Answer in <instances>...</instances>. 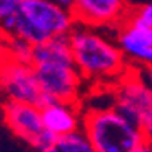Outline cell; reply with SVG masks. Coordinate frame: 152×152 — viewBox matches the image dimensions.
Segmentation results:
<instances>
[{
  "label": "cell",
  "mask_w": 152,
  "mask_h": 152,
  "mask_svg": "<svg viewBox=\"0 0 152 152\" xmlns=\"http://www.w3.org/2000/svg\"><path fill=\"white\" fill-rule=\"evenodd\" d=\"M72 55L85 79H105L125 72L124 52L89 28H72L69 34Z\"/></svg>",
  "instance_id": "obj_1"
},
{
  "label": "cell",
  "mask_w": 152,
  "mask_h": 152,
  "mask_svg": "<svg viewBox=\"0 0 152 152\" xmlns=\"http://www.w3.org/2000/svg\"><path fill=\"white\" fill-rule=\"evenodd\" d=\"M84 132L99 152H142L145 135L115 109H94L84 117Z\"/></svg>",
  "instance_id": "obj_2"
},
{
  "label": "cell",
  "mask_w": 152,
  "mask_h": 152,
  "mask_svg": "<svg viewBox=\"0 0 152 152\" xmlns=\"http://www.w3.org/2000/svg\"><path fill=\"white\" fill-rule=\"evenodd\" d=\"M74 22V14L54 0H22L17 10V28L14 35L37 45L52 37L69 35Z\"/></svg>",
  "instance_id": "obj_3"
},
{
  "label": "cell",
  "mask_w": 152,
  "mask_h": 152,
  "mask_svg": "<svg viewBox=\"0 0 152 152\" xmlns=\"http://www.w3.org/2000/svg\"><path fill=\"white\" fill-rule=\"evenodd\" d=\"M0 90L9 95L10 100L28 102L39 109L57 102L54 97L42 92L34 65L18 62L14 58H9L0 69Z\"/></svg>",
  "instance_id": "obj_4"
},
{
  "label": "cell",
  "mask_w": 152,
  "mask_h": 152,
  "mask_svg": "<svg viewBox=\"0 0 152 152\" xmlns=\"http://www.w3.org/2000/svg\"><path fill=\"white\" fill-rule=\"evenodd\" d=\"M42 92L54 97L57 102L74 104L82 84V74L75 64L40 62L32 64Z\"/></svg>",
  "instance_id": "obj_5"
},
{
  "label": "cell",
  "mask_w": 152,
  "mask_h": 152,
  "mask_svg": "<svg viewBox=\"0 0 152 152\" xmlns=\"http://www.w3.org/2000/svg\"><path fill=\"white\" fill-rule=\"evenodd\" d=\"M119 114L130 124L140 127L144 115L152 110V89L139 75L125 74L115 87V105Z\"/></svg>",
  "instance_id": "obj_6"
},
{
  "label": "cell",
  "mask_w": 152,
  "mask_h": 152,
  "mask_svg": "<svg viewBox=\"0 0 152 152\" xmlns=\"http://www.w3.org/2000/svg\"><path fill=\"white\" fill-rule=\"evenodd\" d=\"M4 119L9 129L30 145L35 144L37 137L45 129L42 122V110L28 102L9 100L4 105Z\"/></svg>",
  "instance_id": "obj_7"
},
{
  "label": "cell",
  "mask_w": 152,
  "mask_h": 152,
  "mask_svg": "<svg viewBox=\"0 0 152 152\" xmlns=\"http://www.w3.org/2000/svg\"><path fill=\"white\" fill-rule=\"evenodd\" d=\"M121 23L119 47L124 55L137 62L152 65V27L139 22L130 14H125Z\"/></svg>",
  "instance_id": "obj_8"
},
{
  "label": "cell",
  "mask_w": 152,
  "mask_h": 152,
  "mask_svg": "<svg viewBox=\"0 0 152 152\" xmlns=\"http://www.w3.org/2000/svg\"><path fill=\"white\" fill-rule=\"evenodd\" d=\"M72 14L75 22L99 27L119 23L125 17V0H74Z\"/></svg>",
  "instance_id": "obj_9"
},
{
  "label": "cell",
  "mask_w": 152,
  "mask_h": 152,
  "mask_svg": "<svg viewBox=\"0 0 152 152\" xmlns=\"http://www.w3.org/2000/svg\"><path fill=\"white\" fill-rule=\"evenodd\" d=\"M72 105L74 104L70 102H54L40 109L44 127L55 132L58 137L79 130V115Z\"/></svg>",
  "instance_id": "obj_10"
},
{
  "label": "cell",
  "mask_w": 152,
  "mask_h": 152,
  "mask_svg": "<svg viewBox=\"0 0 152 152\" xmlns=\"http://www.w3.org/2000/svg\"><path fill=\"white\" fill-rule=\"evenodd\" d=\"M40 62H62V64H75L72 55L70 39L69 35H57L49 39L47 42L34 45V58L32 64Z\"/></svg>",
  "instance_id": "obj_11"
},
{
  "label": "cell",
  "mask_w": 152,
  "mask_h": 152,
  "mask_svg": "<svg viewBox=\"0 0 152 152\" xmlns=\"http://www.w3.org/2000/svg\"><path fill=\"white\" fill-rule=\"evenodd\" d=\"M57 147L60 149V152H99L94 144L90 142V139L87 137V134L80 130L58 137Z\"/></svg>",
  "instance_id": "obj_12"
},
{
  "label": "cell",
  "mask_w": 152,
  "mask_h": 152,
  "mask_svg": "<svg viewBox=\"0 0 152 152\" xmlns=\"http://www.w3.org/2000/svg\"><path fill=\"white\" fill-rule=\"evenodd\" d=\"M7 49H9L10 58L23 62V64H32L34 45L28 40H25V39H22L18 35H10V37H7Z\"/></svg>",
  "instance_id": "obj_13"
},
{
  "label": "cell",
  "mask_w": 152,
  "mask_h": 152,
  "mask_svg": "<svg viewBox=\"0 0 152 152\" xmlns=\"http://www.w3.org/2000/svg\"><path fill=\"white\" fill-rule=\"evenodd\" d=\"M57 142H58V135L55 134V132H52V130H49V129H44L40 132V135L37 137L34 147L40 152V151H45V149L57 145Z\"/></svg>",
  "instance_id": "obj_14"
},
{
  "label": "cell",
  "mask_w": 152,
  "mask_h": 152,
  "mask_svg": "<svg viewBox=\"0 0 152 152\" xmlns=\"http://www.w3.org/2000/svg\"><path fill=\"white\" fill-rule=\"evenodd\" d=\"M132 17L137 18L139 22L145 23V25H149V27H152V2L151 4H145V5H140L137 10H134L132 12Z\"/></svg>",
  "instance_id": "obj_15"
},
{
  "label": "cell",
  "mask_w": 152,
  "mask_h": 152,
  "mask_svg": "<svg viewBox=\"0 0 152 152\" xmlns=\"http://www.w3.org/2000/svg\"><path fill=\"white\" fill-rule=\"evenodd\" d=\"M15 28H17V14L7 15V17H4L0 20V32H2L5 37L14 35Z\"/></svg>",
  "instance_id": "obj_16"
},
{
  "label": "cell",
  "mask_w": 152,
  "mask_h": 152,
  "mask_svg": "<svg viewBox=\"0 0 152 152\" xmlns=\"http://www.w3.org/2000/svg\"><path fill=\"white\" fill-rule=\"evenodd\" d=\"M22 0H0V20L7 15L17 14Z\"/></svg>",
  "instance_id": "obj_17"
},
{
  "label": "cell",
  "mask_w": 152,
  "mask_h": 152,
  "mask_svg": "<svg viewBox=\"0 0 152 152\" xmlns=\"http://www.w3.org/2000/svg\"><path fill=\"white\" fill-rule=\"evenodd\" d=\"M140 130L144 132L145 139H152V110H149L142 119V124H140Z\"/></svg>",
  "instance_id": "obj_18"
},
{
  "label": "cell",
  "mask_w": 152,
  "mask_h": 152,
  "mask_svg": "<svg viewBox=\"0 0 152 152\" xmlns=\"http://www.w3.org/2000/svg\"><path fill=\"white\" fill-rule=\"evenodd\" d=\"M10 58L9 49H7V37L0 32V69L5 65V62Z\"/></svg>",
  "instance_id": "obj_19"
},
{
  "label": "cell",
  "mask_w": 152,
  "mask_h": 152,
  "mask_svg": "<svg viewBox=\"0 0 152 152\" xmlns=\"http://www.w3.org/2000/svg\"><path fill=\"white\" fill-rule=\"evenodd\" d=\"M54 2H57L60 7H64V9H67L72 12V7H74V0H54Z\"/></svg>",
  "instance_id": "obj_20"
},
{
  "label": "cell",
  "mask_w": 152,
  "mask_h": 152,
  "mask_svg": "<svg viewBox=\"0 0 152 152\" xmlns=\"http://www.w3.org/2000/svg\"><path fill=\"white\" fill-rule=\"evenodd\" d=\"M142 152H152V139H147V140H145Z\"/></svg>",
  "instance_id": "obj_21"
},
{
  "label": "cell",
  "mask_w": 152,
  "mask_h": 152,
  "mask_svg": "<svg viewBox=\"0 0 152 152\" xmlns=\"http://www.w3.org/2000/svg\"><path fill=\"white\" fill-rule=\"evenodd\" d=\"M147 82L152 89V65H149V69H147Z\"/></svg>",
  "instance_id": "obj_22"
},
{
  "label": "cell",
  "mask_w": 152,
  "mask_h": 152,
  "mask_svg": "<svg viewBox=\"0 0 152 152\" xmlns=\"http://www.w3.org/2000/svg\"><path fill=\"white\" fill-rule=\"evenodd\" d=\"M40 152H60V149H58L57 145H54V147H49V149H45V151H40Z\"/></svg>",
  "instance_id": "obj_23"
}]
</instances>
